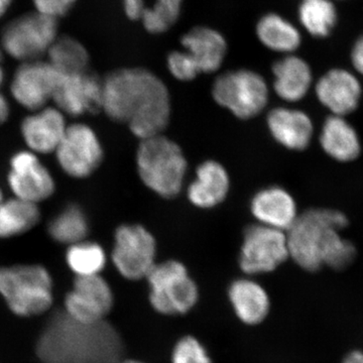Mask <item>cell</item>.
<instances>
[{"instance_id": "obj_4", "label": "cell", "mask_w": 363, "mask_h": 363, "mask_svg": "<svg viewBox=\"0 0 363 363\" xmlns=\"http://www.w3.org/2000/svg\"><path fill=\"white\" fill-rule=\"evenodd\" d=\"M136 168L140 180L150 190L172 199L180 194L184 187L188 164L180 145L159 135L140 140Z\"/></svg>"}, {"instance_id": "obj_34", "label": "cell", "mask_w": 363, "mask_h": 363, "mask_svg": "<svg viewBox=\"0 0 363 363\" xmlns=\"http://www.w3.org/2000/svg\"><path fill=\"white\" fill-rule=\"evenodd\" d=\"M37 13L58 20L65 16L75 6L77 0H32Z\"/></svg>"}, {"instance_id": "obj_25", "label": "cell", "mask_w": 363, "mask_h": 363, "mask_svg": "<svg viewBox=\"0 0 363 363\" xmlns=\"http://www.w3.org/2000/svg\"><path fill=\"white\" fill-rule=\"evenodd\" d=\"M229 298L243 323L259 324L269 314V296L262 286L250 279L234 281L229 288Z\"/></svg>"}, {"instance_id": "obj_39", "label": "cell", "mask_w": 363, "mask_h": 363, "mask_svg": "<svg viewBox=\"0 0 363 363\" xmlns=\"http://www.w3.org/2000/svg\"><path fill=\"white\" fill-rule=\"evenodd\" d=\"M117 363H143V362H135V360H123V359H121V362H118Z\"/></svg>"}, {"instance_id": "obj_1", "label": "cell", "mask_w": 363, "mask_h": 363, "mask_svg": "<svg viewBox=\"0 0 363 363\" xmlns=\"http://www.w3.org/2000/svg\"><path fill=\"white\" fill-rule=\"evenodd\" d=\"M102 111L140 138L162 135L171 117V97L161 78L145 68H123L102 80Z\"/></svg>"}, {"instance_id": "obj_3", "label": "cell", "mask_w": 363, "mask_h": 363, "mask_svg": "<svg viewBox=\"0 0 363 363\" xmlns=\"http://www.w3.org/2000/svg\"><path fill=\"white\" fill-rule=\"evenodd\" d=\"M35 351L43 363H117L123 359L124 344L106 320L78 321L60 309L48 320Z\"/></svg>"}, {"instance_id": "obj_18", "label": "cell", "mask_w": 363, "mask_h": 363, "mask_svg": "<svg viewBox=\"0 0 363 363\" xmlns=\"http://www.w3.org/2000/svg\"><path fill=\"white\" fill-rule=\"evenodd\" d=\"M52 102L65 116L96 113L102 111V80L90 71L63 75Z\"/></svg>"}, {"instance_id": "obj_12", "label": "cell", "mask_w": 363, "mask_h": 363, "mask_svg": "<svg viewBox=\"0 0 363 363\" xmlns=\"http://www.w3.org/2000/svg\"><path fill=\"white\" fill-rule=\"evenodd\" d=\"M313 92L328 116L350 117L362 105V79L351 69L332 67L315 80Z\"/></svg>"}, {"instance_id": "obj_11", "label": "cell", "mask_w": 363, "mask_h": 363, "mask_svg": "<svg viewBox=\"0 0 363 363\" xmlns=\"http://www.w3.org/2000/svg\"><path fill=\"white\" fill-rule=\"evenodd\" d=\"M55 155L62 171L75 179L92 175L104 161V149L96 133L80 123L68 124Z\"/></svg>"}, {"instance_id": "obj_32", "label": "cell", "mask_w": 363, "mask_h": 363, "mask_svg": "<svg viewBox=\"0 0 363 363\" xmlns=\"http://www.w3.org/2000/svg\"><path fill=\"white\" fill-rule=\"evenodd\" d=\"M172 360L173 363H212L199 341L189 336L177 343Z\"/></svg>"}, {"instance_id": "obj_7", "label": "cell", "mask_w": 363, "mask_h": 363, "mask_svg": "<svg viewBox=\"0 0 363 363\" xmlns=\"http://www.w3.org/2000/svg\"><path fill=\"white\" fill-rule=\"evenodd\" d=\"M212 96L217 104L238 118L250 119L266 108L269 89L260 74L240 69L227 71L215 79Z\"/></svg>"}, {"instance_id": "obj_20", "label": "cell", "mask_w": 363, "mask_h": 363, "mask_svg": "<svg viewBox=\"0 0 363 363\" xmlns=\"http://www.w3.org/2000/svg\"><path fill=\"white\" fill-rule=\"evenodd\" d=\"M277 96L288 105H296L309 96L314 88L312 67L302 57L285 55L274 62L272 68Z\"/></svg>"}, {"instance_id": "obj_30", "label": "cell", "mask_w": 363, "mask_h": 363, "mask_svg": "<svg viewBox=\"0 0 363 363\" xmlns=\"http://www.w3.org/2000/svg\"><path fill=\"white\" fill-rule=\"evenodd\" d=\"M48 233L52 240L70 247L86 240L89 233V222L80 207L69 205L52 219Z\"/></svg>"}, {"instance_id": "obj_19", "label": "cell", "mask_w": 363, "mask_h": 363, "mask_svg": "<svg viewBox=\"0 0 363 363\" xmlns=\"http://www.w3.org/2000/svg\"><path fill=\"white\" fill-rule=\"evenodd\" d=\"M67 126L65 114L56 106L48 105L21 121V133L30 152L37 155L55 154Z\"/></svg>"}, {"instance_id": "obj_38", "label": "cell", "mask_w": 363, "mask_h": 363, "mask_svg": "<svg viewBox=\"0 0 363 363\" xmlns=\"http://www.w3.org/2000/svg\"><path fill=\"white\" fill-rule=\"evenodd\" d=\"M14 0H0V18L11 9Z\"/></svg>"}, {"instance_id": "obj_29", "label": "cell", "mask_w": 363, "mask_h": 363, "mask_svg": "<svg viewBox=\"0 0 363 363\" xmlns=\"http://www.w3.org/2000/svg\"><path fill=\"white\" fill-rule=\"evenodd\" d=\"M47 57L49 63L62 75H75L89 71V52L82 43L70 35H59Z\"/></svg>"}, {"instance_id": "obj_8", "label": "cell", "mask_w": 363, "mask_h": 363, "mask_svg": "<svg viewBox=\"0 0 363 363\" xmlns=\"http://www.w3.org/2000/svg\"><path fill=\"white\" fill-rule=\"evenodd\" d=\"M147 279L150 304L161 314H185L197 303V286L186 267L177 260L155 264Z\"/></svg>"}, {"instance_id": "obj_37", "label": "cell", "mask_w": 363, "mask_h": 363, "mask_svg": "<svg viewBox=\"0 0 363 363\" xmlns=\"http://www.w3.org/2000/svg\"><path fill=\"white\" fill-rule=\"evenodd\" d=\"M342 363H363V352L362 351H352L347 357L344 358Z\"/></svg>"}, {"instance_id": "obj_15", "label": "cell", "mask_w": 363, "mask_h": 363, "mask_svg": "<svg viewBox=\"0 0 363 363\" xmlns=\"http://www.w3.org/2000/svg\"><path fill=\"white\" fill-rule=\"evenodd\" d=\"M267 124L272 138L291 152H305L316 140L317 126L311 114L295 105L272 108Z\"/></svg>"}, {"instance_id": "obj_17", "label": "cell", "mask_w": 363, "mask_h": 363, "mask_svg": "<svg viewBox=\"0 0 363 363\" xmlns=\"http://www.w3.org/2000/svg\"><path fill=\"white\" fill-rule=\"evenodd\" d=\"M316 140L324 156L336 164H353L362 156V135L350 117L327 114L317 128Z\"/></svg>"}, {"instance_id": "obj_14", "label": "cell", "mask_w": 363, "mask_h": 363, "mask_svg": "<svg viewBox=\"0 0 363 363\" xmlns=\"http://www.w3.org/2000/svg\"><path fill=\"white\" fill-rule=\"evenodd\" d=\"M9 188L14 197L40 204L54 194L56 184L49 169L30 150L16 152L11 160Z\"/></svg>"}, {"instance_id": "obj_27", "label": "cell", "mask_w": 363, "mask_h": 363, "mask_svg": "<svg viewBox=\"0 0 363 363\" xmlns=\"http://www.w3.org/2000/svg\"><path fill=\"white\" fill-rule=\"evenodd\" d=\"M39 204L20 198L0 202V238H11L32 230L39 223Z\"/></svg>"}, {"instance_id": "obj_35", "label": "cell", "mask_w": 363, "mask_h": 363, "mask_svg": "<svg viewBox=\"0 0 363 363\" xmlns=\"http://www.w3.org/2000/svg\"><path fill=\"white\" fill-rule=\"evenodd\" d=\"M351 70L363 79V35L353 43L350 50Z\"/></svg>"}, {"instance_id": "obj_9", "label": "cell", "mask_w": 363, "mask_h": 363, "mask_svg": "<svg viewBox=\"0 0 363 363\" xmlns=\"http://www.w3.org/2000/svg\"><path fill=\"white\" fill-rule=\"evenodd\" d=\"M157 243L152 234L140 224H123L116 229L112 262L124 278H147L156 264Z\"/></svg>"}, {"instance_id": "obj_13", "label": "cell", "mask_w": 363, "mask_h": 363, "mask_svg": "<svg viewBox=\"0 0 363 363\" xmlns=\"http://www.w3.org/2000/svg\"><path fill=\"white\" fill-rule=\"evenodd\" d=\"M62 77L48 60L21 63L11 79V93L23 108L40 111L52 101Z\"/></svg>"}, {"instance_id": "obj_16", "label": "cell", "mask_w": 363, "mask_h": 363, "mask_svg": "<svg viewBox=\"0 0 363 363\" xmlns=\"http://www.w3.org/2000/svg\"><path fill=\"white\" fill-rule=\"evenodd\" d=\"M113 301L111 286L100 274L76 277L64 310L78 321H102L111 311Z\"/></svg>"}, {"instance_id": "obj_21", "label": "cell", "mask_w": 363, "mask_h": 363, "mask_svg": "<svg viewBox=\"0 0 363 363\" xmlns=\"http://www.w3.org/2000/svg\"><path fill=\"white\" fill-rule=\"evenodd\" d=\"M250 209L257 223L285 233L301 213L292 193L281 186H271L257 192L252 198Z\"/></svg>"}, {"instance_id": "obj_41", "label": "cell", "mask_w": 363, "mask_h": 363, "mask_svg": "<svg viewBox=\"0 0 363 363\" xmlns=\"http://www.w3.org/2000/svg\"><path fill=\"white\" fill-rule=\"evenodd\" d=\"M2 200H4V197H2V192H1V190H0V202L2 201Z\"/></svg>"}, {"instance_id": "obj_22", "label": "cell", "mask_w": 363, "mask_h": 363, "mask_svg": "<svg viewBox=\"0 0 363 363\" xmlns=\"http://www.w3.org/2000/svg\"><path fill=\"white\" fill-rule=\"evenodd\" d=\"M181 44L199 75L218 71L227 54L225 38L208 26L193 28L183 35Z\"/></svg>"}, {"instance_id": "obj_23", "label": "cell", "mask_w": 363, "mask_h": 363, "mask_svg": "<svg viewBox=\"0 0 363 363\" xmlns=\"http://www.w3.org/2000/svg\"><path fill=\"white\" fill-rule=\"evenodd\" d=\"M230 188L226 169L220 162H202L196 171V179L189 185V201L194 206L209 209L224 201Z\"/></svg>"}, {"instance_id": "obj_10", "label": "cell", "mask_w": 363, "mask_h": 363, "mask_svg": "<svg viewBox=\"0 0 363 363\" xmlns=\"http://www.w3.org/2000/svg\"><path fill=\"white\" fill-rule=\"evenodd\" d=\"M290 259L285 231L257 223L247 227L240 255L241 271L247 274L274 272Z\"/></svg>"}, {"instance_id": "obj_26", "label": "cell", "mask_w": 363, "mask_h": 363, "mask_svg": "<svg viewBox=\"0 0 363 363\" xmlns=\"http://www.w3.org/2000/svg\"><path fill=\"white\" fill-rule=\"evenodd\" d=\"M255 33L264 47L279 54H294L303 42L297 26L276 13L262 16L257 21Z\"/></svg>"}, {"instance_id": "obj_24", "label": "cell", "mask_w": 363, "mask_h": 363, "mask_svg": "<svg viewBox=\"0 0 363 363\" xmlns=\"http://www.w3.org/2000/svg\"><path fill=\"white\" fill-rule=\"evenodd\" d=\"M183 0H123V11L130 21H140L147 32H168L180 18Z\"/></svg>"}, {"instance_id": "obj_5", "label": "cell", "mask_w": 363, "mask_h": 363, "mask_svg": "<svg viewBox=\"0 0 363 363\" xmlns=\"http://www.w3.org/2000/svg\"><path fill=\"white\" fill-rule=\"evenodd\" d=\"M0 295L18 316L43 314L54 300L51 274L40 264L0 267Z\"/></svg>"}, {"instance_id": "obj_6", "label": "cell", "mask_w": 363, "mask_h": 363, "mask_svg": "<svg viewBox=\"0 0 363 363\" xmlns=\"http://www.w3.org/2000/svg\"><path fill=\"white\" fill-rule=\"evenodd\" d=\"M58 37V20L33 11L21 14L4 26L0 47L4 54L26 63L47 56Z\"/></svg>"}, {"instance_id": "obj_36", "label": "cell", "mask_w": 363, "mask_h": 363, "mask_svg": "<svg viewBox=\"0 0 363 363\" xmlns=\"http://www.w3.org/2000/svg\"><path fill=\"white\" fill-rule=\"evenodd\" d=\"M9 105L6 96L0 92V124L6 123L9 116Z\"/></svg>"}, {"instance_id": "obj_2", "label": "cell", "mask_w": 363, "mask_h": 363, "mask_svg": "<svg viewBox=\"0 0 363 363\" xmlns=\"http://www.w3.org/2000/svg\"><path fill=\"white\" fill-rule=\"evenodd\" d=\"M350 217L339 208L316 206L301 211L286 231L290 259L306 272L324 267L343 271L357 259L354 243L346 238Z\"/></svg>"}, {"instance_id": "obj_33", "label": "cell", "mask_w": 363, "mask_h": 363, "mask_svg": "<svg viewBox=\"0 0 363 363\" xmlns=\"http://www.w3.org/2000/svg\"><path fill=\"white\" fill-rule=\"evenodd\" d=\"M167 66L174 78L184 82L194 80L199 75L184 51L172 52L167 59Z\"/></svg>"}, {"instance_id": "obj_28", "label": "cell", "mask_w": 363, "mask_h": 363, "mask_svg": "<svg viewBox=\"0 0 363 363\" xmlns=\"http://www.w3.org/2000/svg\"><path fill=\"white\" fill-rule=\"evenodd\" d=\"M298 18L311 37L323 40L330 37L337 26L339 13L333 0H302Z\"/></svg>"}, {"instance_id": "obj_40", "label": "cell", "mask_w": 363, "mask_h": 363, "mask_svg": "<svg viewBox=\"0 0 363 363\" xmlns=\"http://www.w3.org/2000/svg\"><path fill=\"white\" fill-rule=\"evenodd\" d=\"M4 52H2L1 47H0V61L4 58Z\"/></svg>"}, {"instance_id": "obj_31", "label": "cell", "mask_w": 363, "mask_h": 363, "mask_svg": "<svg viewBox=\"0 0 363 363\" xmlns=\"http://www.w3.org/2000/svg\"><path fill=\"white\" fill-rule=\"evenodd\" d=\"M66 260L76 277L97 276L104 271L106 255L98 243L83 240L68 247Z\"/></svg>"}]
</instances>
